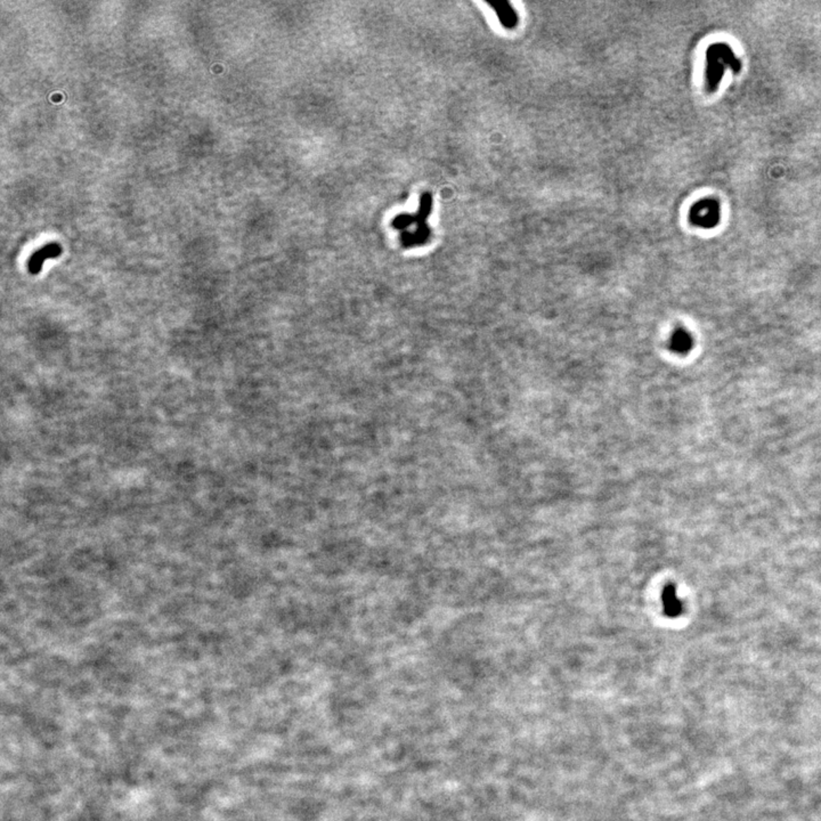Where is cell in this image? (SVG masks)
I'll list each match as a JSON object with an SVG mask.
<instances>
[{"label":"cell","instance_id":"obj_1","mask_svg":"<svg viewBox=\"0 0 821 821\" xmlns=\"http://www.w3.org/2000/svg\"><path fill=\"white\" fill-rule=\"evenodd\" d=\"M706 89L709 93H714L721 84L725 71L731 69L735 73L740 72L742 62L737 58L730 46L725 43H716L707 49L706 51Z\"/></svg>","mask_w":821,"mask_h":821},{"label":"cell","instance_id":"obj_2","mask_svg":"<svg viewBox=\"0 0 821 821\" xmlns=\"http://www.w3.org/2000/svg\"><path fill=\"white\" fill-rule=\"evenodd\" d=\"M721 219V208L718 200L705 198L692 205L689 212V221L694 226L704 230H711L716 227Z\"/></svg>","mask_w":821,"mask_h":821},{"label":"cell","instance_id":"obj_3","mask_svg":"<svg viewBox=\"0 0 821 821\" xmlns=\"http://www.w3.org/2000/svg\"><path fill=\"white\" fill-rule=\"evenodd\" d=\"M489 5L494 9L501 25L505 29H515L518 25V15L509 1L498 0V1H489Z\"/></svg>","mask_w":821,"mask_h":821},{"label":"cell","instance_id":"obj_4","mask_svg":"<svg viewBox=\"0 0 821 821\" xmlns=\"http://www.w3.org/2000/svg\"><path fill=\"white\" fill-rule=\"evenodd\" d=\"M694 347V338L692 333L685 328H678L671 335L670 349L679 355H685L692 351Z\"/></svg>","mask_w":821,"mask_h":821},{"label":"cell","instance_id":"obj_5","mask_svg":"<svg viewBox=\"0 0 821 821\" xmlns=\"http://www.w3.org/2000/svg\"><path fill=\"white\" fill-rule=\"evenodd\" d=\"M58 254H60V248L56 247V245H51L49 248H45L44 250L40 251L39 254H34V258L31 259L30 264H29V271H30L31 274H38L40 272V269H41V266H43L45 259H47L49 257H56Z\"/></svg>","mask_w":821,"mask_h":821},{"label":"cell","instance_id":"obj_6","mask_svg":"<svg viewBox=\"0 0 821 821\" xmlns=\"http://www.w3.org/2000/svg\"><path fill=\"white\" fill-rule=\"evenodd\" d=\"M666 607L670 612H678V601H676L675 595L673 592H667L666 595Z\"/></svg>","mask_w":821,"mask_h":821}]
</instances>
